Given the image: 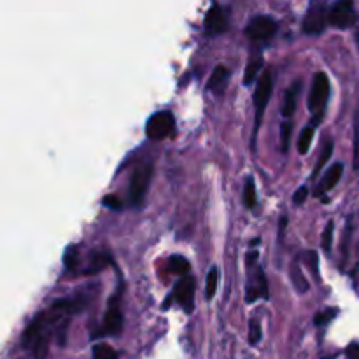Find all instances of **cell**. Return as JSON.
<instances>
[{"instance_id":"cell-22","label":"cell","mask_w":359,"mask_h":359,"mask_svg":"<svg viewBox=\"0 0 359 359\" xmlns=\"http://www.w3.org/2000/svg\"><path fill=\"white\" fill-rule=\"evenodd\" d=\"M244 203L248 209H255L256 207V184L255 179L248 177L244 186Z\"/></svg>"},{"instance_id":"cell-19","label":"cell","mask_w":359,"mask_h":359,"mask_svg":"<svg viewBox=\"0 0 359 359\" xmlns=\"http://www.w3.org/2000/svg\"><path fill=\"white\" fill-rule=\"evenodd\" d=\"M168 270H170V273H175V276H186L189 272L188 259L179 255L170 256L168 258Z\"/></svg>"},{"instance_id":"cell-26","label":"cell","mask_w":359,"mask_h":359,"mask_svg":"<svg viewBox=\"0 0 359 359\" xmlns=\"http://www.w3.org/2000/svg\"><path fill=\"white\" fill-rule=\"evenodd\" d=\"M337 314H339V311H337V309H326V311L316 314L314 325L316 326H326L328 323H332L333 319H335Z\"/></svg>"},{"instance_id":"cell-13","label":"cell","mask_w":359,"mask_h":359,"mask_svg":"<svg viewBox=\"0 0 359 359\" xmlns=\"http://www.w3.org/2000/svg\"><path fill=\"white\" fill-rule=\"evenodd\" d=\"M342 174H344V165L333 163L332 167L325 172V175H323V181L316 186L314 195L321 196V195H325L326 191H330V189L335 188V186L339 184L340 179H342Z\"/></svg>"},{"instance_id":"cell-8","label":"cell","mask_w":359,"mask_h":359,"mask_svg":"<svg viewBox=\"0 0 359 359\" xmlns=\"http://www.w3.org/2000/svg\"><path fill=\"white\" fill-rule=\"evenodd\" d=\"M358 21V13L353 0H337L330 9V25L340 30L354 27Z\"/></svg>"},{"instance_id":"cell-21","label":"cell","mask_w":359,"mask_h":359,"mask_svg":"<svg viewBox=\"0 0 359 359\" xmlns=\"http://www.w3.org/2000/svg\"><path fill=\"white\" fill-rule=\"evenodd\" d=\"M217 283H219V269L212 266L209 270V276H207V286H205V298L207 300H212L214 294L217 291Z\"/></svg>"},{"instance_id":"cell-35","label":"cell","mask_w":359,"mask_h":359,"mask_svg":"<svg viewBox=\"0 0 359 359\" xmlns=\"http://www.w3.org/2000/svg\"><path fill=\"white\" fill-rule=\"evenodd\" d=\"M326 359H330V358H326Z\"/></svg>"},{"instance_id":"cell-20","label":"cell","mask_w":359,"mask_h":359,"mask_svg":"<svg viewBox=\"0 0 359 359\" xmlns=\"http://www.w3.org/2000/svg\"><path fill=\"white\" fill-rule=\"evenodd\" d=\"M332 154H333V142L332 140H328V142L325 144V147H323V153H321V156H319L318 163H316V168H314V172H312L311 179H318V175L321 174L323 168H325V165L328 163V160L332 158Z\"/></svg>"},{"instance_id":"cell-10","label":"cell","mask_w":359,"mask_h":359,"mask_svg":"<svg viewBox=\"0 0 359 359\" xmlns=\"http://www.w3.org/2000/svg\"><path fill=\"white\" fill-rule=\"evenodd\" d=\"M203 28L209 35H219L223 34L228 28V20L224 9L221 6H212L205 14V20H203Z\"/></svg>"},{"instance_id":"cell-28","label":"cell","mask_w":359,"mask_h":359,"mask_svg":"<svg viewBox=\"0 0 359 359\" xmlns=\"http://www.w3.org/2000/svg\"><path fill=\"white\" fill-rule=\"evenodd\" d=\"M304 259L307 262V266L311 269V272L314 273V277H319V256L316 251H307L304 255Z\"/></svg>"},{"instance_id":"cell-18","label":"cell","mask_w":359,"mask_h":359,"mask_svg":"<svg viewBox=\"0 0 359 359\" xmlns=\"http://www.w3.org/2000/svg\"><path fill=\"white\" fill-rule=\"evenodd\" d=\"M314 132H316L314 125H309V126H305L304 130H302L300 137H298V142H297L298 153H300V154H307L309 153V149H311L312 139H314Z\"/></svg>"},{"instance_id":"cell-27","label":"cell","mask_w":359,"mask_h":359,"mask_svg":"<svg viewBox=\"0 0 359 359\" xmlns=\"http://www.w3.org/2000/svg\"><path fill=\"white\" fill-rule=\"evenodd\" d=\"M259 340H262V325H259L256 319H252V321L249 323V344H251V346H256Z\"/></svg>"},{"instance_id":"cell-16","label":"cell","mask_w":359,"mask_h":359,"mask_svg":"<svg viewBox=\"0 0 359 359\" xmlns=\"http://www.w3.org/2000/svg\"><path fill=\"white\" fill-rule=\"evenodd\" d=\"M263 67V58L262 56H251L248 62V67H245V72H244V84L249 86V84L255 83L258 79V74Z\"/></svg>"},{"instance_id":"cell-33","label":"cell","mask_w":359,"mask_h":359,"mask_svg":"<svg viewBox=\"0 0 359 359\" xmlns=\"http://www.w3.org/2000/svg\"><path fill=\"white\" fill-rule=\"evenodd\" d=\"M347 358L349 359H359V344H351L346 351Z\"/></svg>"},{"instance_id":"cell-25","label":"cell","mask_w":359,"mask_h":359,"mask_svg":"<svg viewBox=\"0 0 359 359\" xmlns=\"http://www.w3.org/2000/svg\"><path fill=\"white\" fill-rule=\"evenodd\" d=\"M333 228H335V224H333V221H330V223L326 224L325 231H323L321 244H323V249H325L326 255H330V252H332V244H333Z\"/></svg>"},{"instance_id":"cell-31","label":"cell","mask_w":359,"mask_h":359,"mask_svg":"<svg viewBox=\"0 0 359 359\" xmlns=\"http://www.w3.org/2000/svg\"><path fill=\"white\" fill-rule=\"evenodd\" d=\"M307 198H309V188L307 186H302V188H298V191L294 193L293 202H294V205H304L305 200Z\"/></svg>"},{"instance_id":"cell-14","label":"cell","mask_w":359,"mask_h":359,"mask_svg":"<svg viewBox=\"0 0 359 359\" xmlns=\"http://www.w3.org/2000/svg\"><path fill=\"white\" fill-rule=\"evenodd\" d=\"M228 81H230V70H228V67L217 65L216 69H214V72L210 74L209 90L212 91L216 97H221V95L226 91Z\"/></svg>"},{"instance_id":"cell-7","label":"cell","mask_w":359,"mask_h":359,"mask_svg":"<svg viewBox=\"0 0 359 359\" xmlns=\"http://www.w3.org/2000/svg\"><path fill=\"white\" fill-rule=\"evenodd\" d=\"M277 34V21L270 16H256L249 21L245 35L256 44H265Z\"/></svg>"},{"instance_id":"cell-9","label":"cell","mask_w":359,"mask_h":359,"mask_svg":"<svg viewBox=\"0 0 359 359\" xmlns=\"http://www.w3.org/2000/svg\"><path fill=\"white\" fill-rule=\"evenodd\" d=\"M174 297L177 298L179 304L186 311V314H191L193 305H195V280L191 277H182L177 284H175Z\"/></svg>"},{"instance_id":"cell-32","label":"cell","mask_w":359,"mask_h":359,"mask_svg":"<svg viewBox=\"0 0 359 359\" xmlns=\"http://www.w3.org/2000/svg\"><path fill=\"white\" fill-rule=\"evenodd\" d=\"M102 202H104V205L109 207V209H116V210L121 209V202H119L118 196H114V195H107L104 200H102Z\"/></svg>"},{"instance_id":"cell-23","label":"cell","mask_w":359,"mask_h":359,"mask_svg":"<svg viewBox=\"0 0 359 359\" xmlns=\"http://www.w3.org/2000/svg\"><path fill=\"white\" fill-rule=\"evenodd\" d=\"M291 133H293V123H291L290 119H286V121L280 125V151H283V153H287V149H290Z\"/></svg>"},{"instance_id":"cell-11","label":"cell","mask_w":359,"mask_h":359,"mask_svg":"<svg viewBox=\"0 0 359 359\" xmlns=\"http://www.w3.org/2000/svg\"><path fill=\"white\" fill-rule=\"evenodd\" d=\"M123 330V314L119 311L118 300H111L107 312L104 316V325H102V335H119Z\"/></svg>"},{"instance_id":"cell-6","label":"cell","mask_w":359,"mask_h":359,"mask_svg":"<svg viewBox=\"0 0 359 359\" xmlns=\"http://www.w3.org/2000/svg\"><path fill=\"white\" fill-rule=\"evenodd\" d=\"M151 179H153V167H151V165H142V167H139L133 172L132 179H130L128 193L130 202L135 207L142 205L147 189H149Z\"/></svg>"},{"instance_id":"cell-1","label":"cell","mask_w":359,"mask_h":359,"mask_svg":"<svg viewBox=\"0 0 359 359\" xmlns=\"http://www.w3.org/2000/svg\"><path fill=\"white\" fill-rule=\"evenodd\" d=\"M86 304L88 300L84 297L63 298V300L55 302L49 311L35 316V319L27 326L23 337H21V344L25 349L30 351L35 359H46L49 342L55 333L60 337V344L63 346L69 318L79 314L83 309H86Z\"/></svg>"},{"instance_id":"cell-4","label":"cell","mask_w":359,"mask_h":359,"mask_svg":"<svg viewBox=\"0 0 359 359\" xmlns=\"http://www.w3.org/2000/svg\"><path fill=\"white\" fill-rule=\"evenodd\" d=\"M330 0H311L304 20V32L309 35H321L330 23Z\"/></svg>"},{"instance_id":"cell-17","label":"cell","mask_w":359,"mask_h":359,"mask_svg":"<svg viewBox=\"0 0 359 359\" xmlns=\"http://www.w3.org/2000/svg\"><path fill=\"white\" fill-rule=\"evenodd\" d=\"M290 273H291V283H293V286L297 287L300 293L309 291V280L304 277V272H302V269H300V262L291 263Z\"/></svg>"},{"instance_id":"cell-29","label":"cell","mask_w":359,"mask_h":359,"mask_svg":"<svg viewBox=\"0 0 359 359\" xmlns=\"http://www.w3.org/2000/svg\"><path fill=\"white\" fill-rule=\"evenodd\" d=\"M353 165H354V170H359V114L356 116V123H354V153H353Z\"/></svg>"},{"instance_id":"cell-34","label":"cell","mask_w":359,"mask_h":359,"mask_svg":"<svg viewBox=\"0 0 359 359\" xmlns=\"http://www.w3.org/2000/svg\"><path fill=\"white\" fill-rule=\"evenodd\" d=\"M356 44H358V48H359V28L356 30Z\"/></svg>"},{"instance_id":"cell-15","label":"cell","mask_w":359,"mask_h":359,"mask_svg":"<svg viewBox=\"0 0 359 359\" xmlns=\"http://www.w3.org/2000/svg\"><path fill=\"white\" fill-rule=\"evenodd\" d=\"M302 84L297 83L286 91L284 95V104H283V118L290 119L291 116L294 114V109H297V98H298V91H300Z\"/></svg>"},{"instance_id":"cell-5","label":"cell","mask_w":359,"mask_h":359,"mask_svg":"<svg viewBox=\"0 0 359 359\" xmlns=\"http://www.w3.org/2000/svg\"><path fill=\"white\" fill-rule=\"evenodd\" d=\"M175 118L170 111H160L149 118L146 125V135L151 140H163L174 135Z\"/></svg>"},{"instance_id":"cell-3","label":"cell","mask_w":359,"mask_h":359,"mask_svg":"<svg viewBox=\"0 0 359 359\" xmlns=\"http://www.w3.org/2000/svg\"><path fill=\"white\" fill-rule=\"evenodd\" d=\"M273 90V81H272V72L269 69L263 70L262 76L256 81L255 88V107H256V119H255V132H252V149H256V135H258V130L262 126L263 114H265L266 104L270 102Z\"/></svg>"},{"instance_id":"cell-24","label":"cell","mask_w":359,"mask_h":359,"mask_svg":"<svg viewBox=\"0 0 359 359\" xmlns=\"http://www.w3.org/2000/svg\"><path fill=\"white\" fill-rule=\"evenodd\" d=\"M93 359H118V353L107 344H97L93 347Z\"/></svg>"},{"instance_id":"cell-30","label":"cell","mask_w":359,"mask_h":359,"mask_svg":"<svg viewBox=\"0 0 359 359\" xmlns=\"http://www.w3.org/2000/svg\"><path fill=\"white\" fill-rule=\"evenodd\" d=\"M63 263L69 270H74L77 265V249L76 248H67L65 256H63Z\"/></svg>"},{"instance_id":"cell-12","label":"cell","mask_w":359,"mask_h":359,"mask_svg":"<svg viewBox=\"0 0 359 359\" xmlns=\"http://www.w3.org/2000/svg\"><path fill=\"white\" fill-rule=\"evenodd\" d=\"M259 298H269V283H266L265 270L262 266L256 269V276L252 283L248 286V293H245V302L252 304V302L259 300Z\"/></svg>"},{"instance_id":"cell-2","label":"cell","mask_w":359,"mask_h":359,"mask_svg":"<svg viewBox=\"0 0 359 359\" xmlns=\"http://www.w3.org/2000/svg\"><path fill=\"white\" fill-rule=\"evenodd\" d=\"M330 98V79L325 72H318L314 76L311 86V95H309V111H311L312 119L311 125L318 126L325 118V107Z\"/></svg>"}]
</instances>
